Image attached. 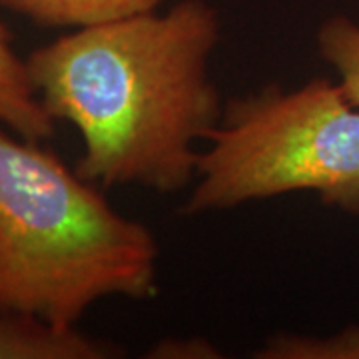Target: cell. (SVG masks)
Returning <instances> with one entry per match:
<instances>
[{
	"label": "cell",
	"instance_id": "cell-1",
	"mask_svg": "<svg viewBox=\"0 0 359 359\" xmlns=\"http://www.w3.org/2000/svg\"><path fill=\"white\" fill-rule=\"evenodd\" d=\"M222 16L208 0L72 28L26 56L44 110L82 140L78 174L100 188L178 194L226 100L212 74Z\"/></svg>",
	"mask_w": 359,
	"mask_h": 359
},
{
	"label": "cell",
	"instance_id": "cell-2",
	"mask_svg": "<svg viewBox=\"0 0 359 359\" xmlns=\"http://www.w3.org/2000/svg\"><path fill=\"white\" fill-rule=\"evenodd\" d=\"M42 144L0 130V316L74 327L108 297H156L154 231Z\"/></svg>",
	"mask_w": 359,
	"mask_h": 359
},
{
	"label": "cell",
	"instance_id": "cell-3",
	"mask_svg": "<svg viewBox=\"0 0 359 359\" xmlns=\"http://www.w3.org/2000/svg\"><path fill=\"white\" fill-rule=\"evenodd\" d=\"M188 190L182 210L190 216L285 194H313L359 216V108L337 80L320 76L228 98Z\"/></svg>",
	"mask_w": 359,
	"mask_h": 359
},
{
	"label": "cell",
	"instance_id": "cell-4",
	"mask_svg": "<svg viewBox=\"0 0 359 359\" xmlns=\"http://www.w3.org/2000/svg\"><path fill=\"white\" fill-rule=\"evenodd\" d=\"M122 347L74 327L28 316H0V359H112Z\"/></svg>",
	"mask_w": 359,
	"mask_h": 359
},
{
	"label": "cell",
	"instance_id": "cell-5",
	"mask_svg": "<svg viewBox=\"0 0 359 359\" xmlns=\"http://www.w3.org/2000/svg\"><path fill=\"white\" fill-rule=\"evenodd\" d=\"M0 124L26 140L48 142L56 120L40 102L28 74L26 58L14 50L13 34L0 20Z\"/></svg>",
	"mask_w": 359,
	"mask_h": 359
},
{
	"label": "cell",
	"instance_id": "cell-6",
	"mask_svg": "<svg viewBox=\"0 0 359 359\" xmlns=\"http://www.w3.org/2000/svg\"><path fill=\"white\" fill-rule=\"evenodd\" d=\"M170 0H0V8L44 28H82L162 8Z\"/></svg>",
	"mask_w": 359,
	"mask_h": 359
},
{
	"label": "cell",
	"instance_id": "cell-7",
	"mask_svg": "<svg viewBox=\"0 0 359 359\" xmlns=\"http://www.w3.org/2000/svg\"><path fill=\"white\" fill-rule=\"evenodd\" d=\"M320 58L335 72L346 96L359 108V22L347 14H332L316 32Z\"/></svg>",
	"mask_w": 359,
	"mask_h": 359
},
{
	"label": "cell",
	"instance_id": "cell-8",
	"mask_svg": "<svg viewBox=\"0 0 359 359\" xmlns=\"http://www.w3.org/2000/svg\"><path fill=\"white\" fill-rule=\"evenodd\" d=\"M257 359H359V323L334 334H273L252 353Z\"/></svg>",
	"mask_w": 359,
	"mask_h": 359
},
{
	"label": "cell",
	"instance_id": "cell-9",
	"mask_svg": "<svg viewBox=\"0 0 359 359\" xmlns=\"http://www.w3.org/2000/svg\"><path fill=\"white\" fill-rule=\"evenodd\" d=\"M150 359H219L222 349L202 335L194 337H164L148 349Z\"/></svg>",
	"mask_w": 359,
	"mask_h": 359
}]
</instances>
